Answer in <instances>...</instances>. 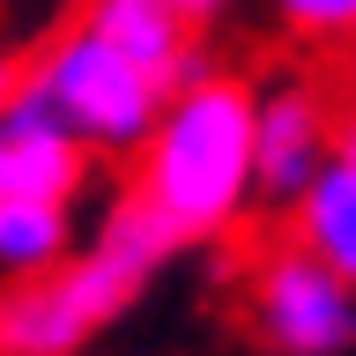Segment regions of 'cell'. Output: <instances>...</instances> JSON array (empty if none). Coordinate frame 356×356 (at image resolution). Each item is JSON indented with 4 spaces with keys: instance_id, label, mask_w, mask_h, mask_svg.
<instances>
[{
    "instance_id": "cell-8",
    "label": "cell",
    "mask_w": 356,
    "mask_h": 356,
    "mask_svg": "<svg viewBox=\"0 0 356 356\" xmlns=\"http://www.w3.org/2000/svg\"><path fill=\"white\" fill-rule=\"evenodd\" d=\"M282 216H289V238H305L319 260H334L356 282V156H327L319 178L289 200Z\"/></svg>"
},
{
    "instance_id": "cell-6",
    "label": "cell",
    "mask_w": 356,
    "mask_h": 356,
    "mask_svg": "<svg viewBox=\"0 0 356 356\" xmlns=\"http://www.w3.org/2000/svg\"><path fill=\"white\" fill-rule=\"evenodd\" d=\"M89 178V149L60 127V111L22 82L0 104V200H74Z\"/></svg>"
},
{
    "instance_id": "cell-13",
    "label": "cell",
    "mask_w": 356,
    "mask_h": 356,
    "mask_svg": "<svg viewBox=\"0 0 356 356\" xmlns=\"http://www.w3.org/2000/svg\"><path fill=\"white\" fill-rule=\"evenodd\" d=\"M349 97H356V82H349Z\"/></svg>"
},
{
    "instance_id": "cell-4",
    "label": "cell",
    "mask_w": 356,
    "mask_h": 356,
    "mask_svg": "<svg viewBox=\"0 0 356 356\" xmlns=\"http://www.w3.org/2000/svg\"><path fill=\"white\" fill-rule=\"evenodd\" d=\"M245 319L275 356H356V282L305 238H282L252 260Z\"/></svg>"
},
{
    "instance_id": "cell-9",
    "label": "cell",
    "mask_w": 356,
    "mask_h": 356,
    "mask_svg": "<svg viewBox=\"0 0 356 356\" xmlns=\"http://www.w3.org/2000/svg\"><path fill=\"white\" fill-rule=\"evenodd\" d=\"M74 245H82L74 200H0V282H30L44 267H60Z\"/></svg>"
},
{
    "instance_id": "cell-1",
    "label": "cell",
    "mask_w": 356,
    "mask_h": 356,
    "mask_svg": "<svg viewBox=\"0 0 356 356\" xmlns=\"http://www.w3.org/2000/svg\"><path fill=\"white\" fill-rule=\"evenodd\" d=\"M178 245L186 238L141 193H119L60 267L0 282V356H82L141 305V289L178 260Z\"/></svg>"
},
{
    "instance_id": "cell-11",
    "label": "cell",
    "mask_w": 356,
    "mask_h": 356,
    "mask_svg": "<svg viewBox=\"0 0 356 356\" xmlns=\"http://www.w3.org/2000/svg\"><path fill=\"white\" fill-rule=\"evenodd\" d=\"M178 8H186V22H193V30H208V22H222L238 0H178Z\"/></svg>"
},
{
    "instance_id": "cell-7",
    "label": "cell",
    "mask_w": 356,
    "mask_h": 356,
    "mask_svg": "<svg viewBox=\"0 0 356 356\" xmlns=\"http://www.w3.org/2000/svg\"><path fill=\"white\" fill-rule=\"evenodd\" d=\"M82 22H97L111 44H127L134 60H149L163 82H186V74H200V44H193V22H186V8L178 0H82Z\"/></svg>"
},
{
    "instance_id": "cell-12",
    "label": "cell",
    "mask_w": 356,
    "mask_h": 356,
    "mask_svg": "<svg viewBox=\"0 0 356 356\" xmlns=\"http://www.w3.org/2000/svg\"><path fill=\"white\" fill-rule=\"evenodd\" d=\"M15 89H22V60H15V52H0V104H8Z\"/></svg>"
},
{
    "instance_id": "cell-2",
    "label": "cell",
    "mask_w": 356,
    "mask_h": 356,
    "mask_svg": "<svg viewBox=\"0 0 356 356\" xmlns=\"http://www.w3.org/2000/svg\"><path fill=\"white\" fill-rule=\"evenodd\" d=\"M252 111H260V89L245 74L200 67V74H186L171 89L156 134L141 141L134 193L149 200L186 245L238 230V216L260 200V178H252Z\"/></svg>"
},
{
    "instance_id": "cell-3",
    "label": "cell",
    "mask_w": 356,
    "mask_h": 356,
    "mask_svg": "<svg viewBox=\"0 0 356 356\" xmlns=\"http://www.w3.org/2000/svg\"><path fill=\"white\" fill-rule=\"evenodd\" d=\"M22 82L60 111V127L82 141L89 156H141V141L156 134L171 82L149 60H134L127 44H111L97 22H74L22 67Z\"/></svg>"
},
{
    "instance_id": "cell-10",
    "label": "cell",
    "mask_w": 356,
    "mask_h": 356,
    "mask_svg": "<svg viewBox=\"0 0 356 356\" xmlns=\"http://www.w3.org/2000/svg\"><path fill=\"white\" fill-rule=\"evenodd\" d=\"M275 15L305 44H356V0H275Z\"/></svg>"
},
{
    "instance_id": "cell-5",
    "label": "cell",
    "mask_w": 356,
    "mask_h": 356,
    "mask_svg": "<svg viewBox=\"0 0 356 356\" xmlns=\"http://www.w3.org/2000/svg\"><path fill=\"white\" fill-rule=\"evenodd\" d=\"M334 156V104L312 82H275L260 89L252 111V178H260V208H289L305 193L319 163Z\"/></svg>"
}]
</instances>
